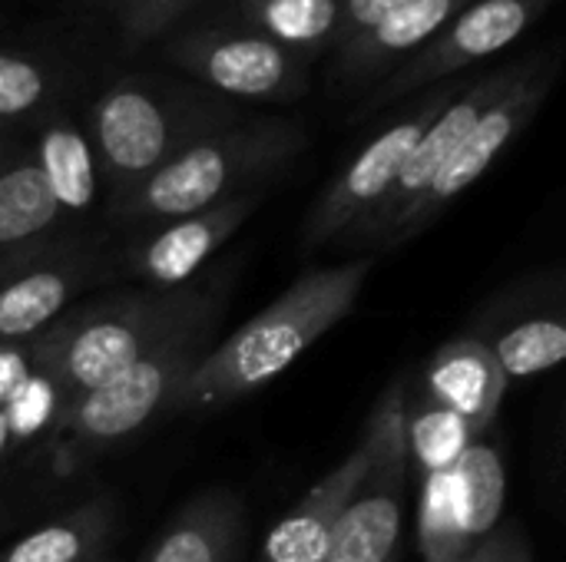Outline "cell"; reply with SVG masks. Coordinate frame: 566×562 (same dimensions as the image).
<instances>
[{
    "mask_svg": "<svg viewBox=\"0 0 566 562\" xmlns=\"http://www.w3.org/2000/svg\"><path fill=\"white\" fill-rule=\"evenodd\" d=\"M375 258L322 265L292 282L269 308L212 344L176 394V411H219L285 374L358 305Z\"/></svg>",
    "mask_w": 566,
    "mask_h": 562,
    "instance_id": "6da1fadb",
    "label": "cell"
},
{
    "mask_svg": "<svg viewBox=\"0 0 566 562\" xmlns=\"http://www.w3.org/2000/svg\"><path fill=\"white\" fill-rule=\"evenodd\" d=\"M242 106L186 76L126 73L86 113V136L109 209L202 136L242 119Z\"/></svg>",
    "mask_w": 566,
    "mask_h": 562,
    "instance_id": "7a4b0ae2",
    "label": "cell"
},
{
    "mask_svg": "<svg viewBox=\"0 0 566 562\" xmlns=\"http://www.w3.org/2000/svg\"><path fill=\"white\" fill-rule=\"evenodd\" d=\"M308 146V129L292 116H242L156 169L109 209L119 225L156 229L163 222L265 192Z\"/></svg>",
    "mask_w": 566,
    "mask_h": 562,
    "instance_id": "3957f363",
    "label": "cell"
},
{
    "mask_svg": "<svg viewBox=\"0 0 566 562\" xmlns=\"http://www.w3.org/2000/svg\"><path fill=\"white\" fill-rule=\"evenodd\" d=\"M199 301L202 291L136 288L70 308L27 344L30 368L66 407L139 361Z\"/></svg>",
    "mask_w": 566,
    "mask_h": 562,
    "instance_id": "277c9868",
    "label": "cell"
},
{
    "mask_svg": "<svg viewBox=\"0 0 566 562\" xmlns=\"http://www.w3.org/2000/svg\"><path fill=\"white\" fill-rule=\"evenodd\" d=\"M219 318V301L202 295V301L139 361L99 384L96 391L76 397L60 411V464L86 460L106 447H116L156 417L176 411V394L189 371L212 348V328Z\"/></svg>",
    "mask_w": 566,
    "mask_h": 562,
    "instance_id": "5b68a950",
    "label": "cell"
},
{
    "mask_svg": "<svg viewBox=\"0 0 566 562\" xmlns=\"http://www.w3.org/2000/svg\"><path fill=\"white\" fill-rule=\"evenodd\" d=\"M166 60L179 76L232 103H292L305 96L312 63L245 23H209L176 33Z\"/></svg>",
    "mask_w": 566,
    "mask_h": 562,
    "instance_id": "8992f818",
    "label": "cell"
},
{
    "mask_svg": "<svg viewBox=\"0 0 566 562\" xmlns=\"http://www.w3.org/2000/svg\"><path fill=\"white\" fill-rule=\"evenodd\" d=\"M557 66H560L557 53H531V56H524V66L514 76V83L474 119V126L464 132V139L458 142V149L444 162V169L428 185V192L385 232L378 248L401 245L411 235L424 232L458 195H464L501 159V152L541 113V106H544L554 79H557Z\"/></svg>",
    "mask_w": 566,
    "mask_h": 562,
    "instance_id": "52a82bcc",
    "label": "cell"
},
{
    "mask_svg": "<svg viewBox=\"0 0 566 562\" xmlns=\"http://www.w3.org/2000/svg\"><path fill=\"white\" fill-rule=\"evenodd\" d=\"M405 388L395 381L375 404L371 427V454L361 480L355 484L335 533L328 540V553L322 562H391L401 520H405V494H408V441H405Z\"/></svg>",
    "mask_w": 566,
    "mask_h": 562,
    "instance_id": "ba28073f",
    "label": "cell"
},
{
    "mask_svg": "<svg viewBox=\"0 0 566 562\" xmlns=\"http://www.w3.org/2000/svg\"><path fill=\"white\" fill-rule=\"evenodd\" d=\"M468 79H448L424 93H415L411 106L391 119L315 199L305 225H302V248L315 252L322 245H335L345 232L361 225L391 192L408 152L421 139V132L434 123V116L458 96Z\"/></svg>",
    "mask_w": 566,
    "mask_h": 562,
    "instance_id": "9c48e42d",
    "label": "cell"
},
{
    "mask_svg": "<svg viewBox=\"0 0 566 562\" xmlns=\"http://www.w3.org/2000/svg\"><path fill=\"white\" fill-rule=\"evenodd\" d=\"M551 3L554 0H471L418 53H411L398 70L368 89L365 103L358 106V119L375 116L391 103H401L438 83L461 79L478 63L517 43Z\"/></svg>",
    "mask_w": 566,
    "mask_h": 562,
    "instance_id": "30bf717a",
    "label": "cell"
},
{
    "mask_svg": "<svg viewBox=\"0 0 566 562\" xmlns=\"http://www.w3.org/2000/svg\"><path fill=\"white\" fill-rule=\"evenodd\" d=\"M99 275L96 255L60 235L0 262V348H27Z\"/></svg>",
    "mask_w": 566,
    "mask_h": 562,
    "instance_id": "8fae6325",
    "label": "cell"
},
{
    "mask_svg": "<svg viewBox=\"0 0 566 562\" xmlns=\"http://www.w3.org/2000/svg\"><path fill=\"white\" fill-rule=\"evenodd\" d=\"M524 60L504 63L497 70H488L474 79H468L458 96L434 116V123L421 132V139L415 142V149L408 152L391 192L385 195V202L352 232H345L335 245L342 248H355V245H381L385 232L428 192V185L434 182V176L444 169V162L451 159V152L458 149V142L464 139V132L474 126V119L514 83V76L521 73Z\"/></svg>",
    "mask_w": 566,
    "mask_h": 562,
    "instance_id": "7c38bea8",
    "label": "cell"
},
{
    "mask_svg": "<svg viewBox=\"0 0 566 562\" xmlns=\"http://www.w3.org/2000/svg\"><path fill=\"white\" fill-rule=\"evenodd\" d=\"M471 0H408L352 43L332 50L328 83L342 96L368 93L411 53H418Z\"/></svg>",
    "mask_w": 566,
    "mask_h": 562,
    "instance_id": "4fadbf2b",
    "label": "cell"
},
{
    "mask_svg": "<svg viewBox=\"0 0 566 562\" xmlns=\"http://www.w3.org/2000/svg\"><path fill=\"white\" fill-rule=\"evenodd\" d=\"M259 199L262 192L235 195L222 205L149 229V235L129 248V272L153 288H179L216 248H222V242H229L242 229Z\"/></svg>",
    "mask_w": 566,
    "mask_h": 562,
    "instance_id": "5bb4252c",
    "label": "cell"
},
{
    "mask_svg": "<svg viewBox=\"0 0 566 562\" xmlns=\"http://www.w3.org/2000/svg\"><path fill=\"white\" fill-rule=\"evenodd\" d=\"M371 454V427L365 424V434L348 450V457L332 467L298 503L292 513H285L262 550V562H322L328 553V540L335 533V523L355 490V484L365 474Z\"/></svg>",
    "mask_w": 566,
    "mask_h": 562,
    "instance_id": "9a60e30c",
    "label": "cell"
},
{
    "mask_svg": "<svg viewBox=\"0 0 566 562\" xmlns=\"http://www.w3.org/2000/svg\"><path fill=\"white\" fill-rule=\"evenodd\" d=\"M424 388L428 397L441 407L454 411L471 424V431L481 437L504 401L507 378L491 351V344L478 338H454L434 351V358L424 368Z\"/></svg>",
    "mask_w": 566,
    "mask_h": 562,
    "instance_id": "2e32d148",
    "label": "cell"
},
{
    "mask_svg": "<svg viewBox=\"0 0 566 562\" xmlns=\"http://www.w3.org/2000/svg\"><path fill=\"white\" fill-rule=\"evenodd\" d=\"M30 152L63 215H83L96 205L99 199L96 156L83 123H76L63 106H56L33 126Z\"/></svg>",
    "mask_w": 566,
    "mask_h": 562,
    "instance_id": "e0dca14e",
    "label": "cell"
},
{
    "mask_svg": "<svg viewBox=\"0 0 566 562\" xmlns=\"http://www.w3.org/2000/svg\"><path fill=\"white\" fill-rule=\"evenodd\" d=\"M63 219L30 146H17L0 162V262L60 238Z\"/></svg>",
    "mask_w": 566,
    "mask_h": 562,
    "instance_id": "ac0fdd59",
    "label": "cell"
},
{
    "mask_svg": "<svg viewBox=\"0 0 566 562\" xmlns=\"http://www.w3.org/2000/svg\"><path fill=\"white\" fill-rule=\"evenodd\" d=\"M242 527V500L229 490H209L186 503L143 562H232Z\"/></svg>",
    "mask_w": 566,
    "mask_h": 562,
    "instance_id": "d6986e66",
    "label": "cell"
},
{
    "mask_svg": "<svg viewBox=\"0 0 566 562\" xmlns=\"http://www.w3.org/2000/svg\"><path fill=\"white\" fill-rule=\"evenodd\" d=\"M444 494L454 533L468 553L501 520L507 500V474L501 454L488 444H471L468 454L451 470H444Z\"/></svg>",
    "mask_w": 566,
    "mask_h": 562,
    "instance_id": "ffe728a7",
    "label": "cell"
},
{
    "mask_svg": "<svg viewBox=\"0 0 566 562\" xmlns=\"http://www.w3.org/2000/svg\"><path fill=\"white\" fill-rule=\"evenodd\" d=\"M239 23L315 63L338 36V0H239Z\"/></svg>",
    "mask_w": 566,
    "mask_h": 562,
    "instance_id": "44dd1931",
    "label": "cell"
},
{
    "mask_svg": "<svg viewBox=\"0 0 566 562\" xmlns=\"http://www.w3.org/2000/svg\"><path fill=\"white\" fill-rule=\"evenodd\" d=\"M113 507L106 500L83 503L80 510L33 530L0 553V562H93L103 556L113 537Z\"/></svg>",
    "mask_w": 566,
    "mask_h": 562,
    "instance_id": "7402d4cb",
    "label": "cell"
},
{
    "mask_svg": "<svg viewBox=\"0 0 566 562\" xmlns=\"http://www.w3.org/2000/svg\"><path fill=\"white\" fill-rule=\"evenodd\" d=\"M60 70L27 50L0 46V129L36 126L46 113L63 106Z\"/></svg>",
    "mask_w": 566,
    "mask_h": 562,
    "instance_id": "603a6c76",
    "label": "cell"
},
{
    "mask_svg": "<svg viewBox=\"0 0 566 562\" xmlns=\"http://www.w3.org/2000/svg\"><path fill=\"white\" fill-rule=\"evenodd\" d=\"M405 441H408V460H415L421 474L431 477L451 470L468 454V447L478 444V434L464 417L424 397L415 404L405 401Z\"/></svg>",
    "mask_w": 566,
    "mask_h": 562,
    "instance_id": "cb8c5ba5",
    "label": "cell"
},
{
    "mask_svg": "<svg viewBox=\"0 0 566 562\" xmlns=\"http://www.w3.org/2000/svg\"><path fill=\"white\" fill-rule=\"evenodd\" d=\"M501 371L507 381L514 378H534L551 368H557L566 358V328L557 318H531L524 325L507 328L491 344Z\"/></svg>",
    "mask_w": 566,
    "mask_h": 562,
    "instance_id": "d4e9b609",
    "label": "cell"
},
{
    "mask_svg": "<svg viewBox=\"0 0 566 562\" xmlns=\"http://www.w3.org/2000/svg\"><path fill=\"white\" fill-rule=\"evenodd\" d=\"M126 46L166 36L199 0H90Z\"/></svg>",
    "mask_w": 566,
    "mask_h": 562,
    "instance_id": "484cf974",
    "label": "cell"
},
{
    "mask_svg": "<svg viewBox=\"0 0 566 562\" xmlns=\"http://www.w3.org/2000/svg\"><path fill=\"white\" fill-rule=\"evenodd\" d=\"M408 0H338V36H335V46L352 43L358 33H365L368 26H375L381 17L395 13Z\"/></svg>",
    "mask_w": 566,
    "mask_h": 562,
    "instance_id": "4316f807",
    "label": "cell"
},
{
    "mask_svg": "<svg viewBox=\"0 0 566 562\" xmlns=\"http://www.w3.org/2000/svg\"><path fill=\"white\" fill-rule=\"evenodd\" d=\"M458 562H531V547L521 527H494L478 547H471Z\"/></svg>",
    "mask_w": 566,
    "mask_h": 562,
    "instance_id": "83f0119b",
    "label": "cell"
},
{
    "mask_svg": "<svg viewBox=\"0 0 566 562\" xmlns=\"http://www.w3.org/2000/svg\"><path fill=\"white\" fill-rule=\"evenodd\" d=\"M23 358H27V348H0V401L10 397L20 388Z\"/></svg>",
    "mask_w": 566,
    "mask_h": 562,
    "instance_id": "f1b7e54d",
    "label": "cell"
},
{
    "mask_svg": "<svg viewBox=\"0 0 566 562\" xmlns=\"http://www.w3.org/2000/svg\"><path fill=\"white\" fill-rule=\"evenodd\" d=\"M17 146H20V142L13 139V132L0 129V162H3V159H7V156H10V152L17 149Z\"/></svg>",
    "mask_w": 566,
    "mask_h": 562,
    "instance_id": "f546056e",
    "label": "cell"
},
{
    "mask_svg": "<svg viewBox=\"0 0 566 562\" xmlns=\"http://www.w3.org/2000/svg\"><path fill=\"white\" fill-rule=\"evenodd\" d=\"M93 562H103V556H99V560H93Z\"/></svg>",
    "mask_w": 566,
    "mask_h": 562,
    "instance_id": "4dcf8cb0",
    "label": "cell"
}]
</instances>
